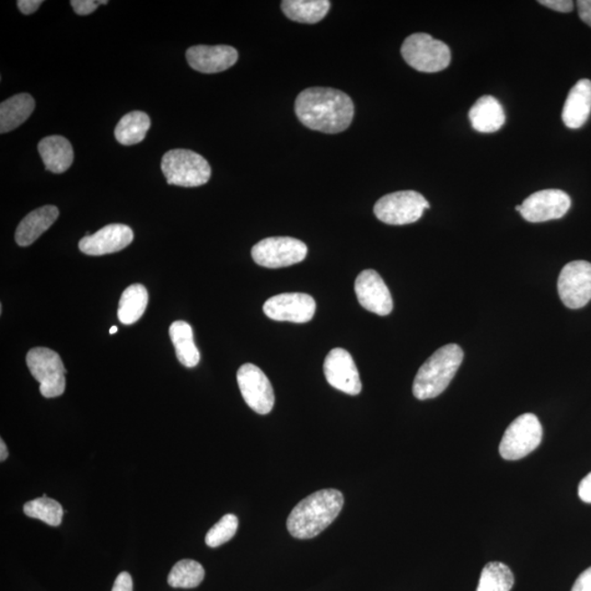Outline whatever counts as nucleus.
<instances>
[{
    "mask_svg": "<svg viewBox=\"0 0 591 591\" xmlns=\"http://www.w3.org/2000/svg\"><path fill=\"white\" fill-rule=\"evenodd\" d=\"M70 5L79 16H86V14H93L102 4L101 0L99 2H95V0H71Z\"/></svg>",
    "mask_w": 591,
    "mask_h": 591,
    "instance_id": "31",
    "label": "nucleus"
},
{
    "mask_svg": "<svg viewBox=\"0 0 591 591\" xmlns=\"http://www.w3.org/2000/svg\"><path fill=\"white\" fill-rule=\"evenodd\" d=\"M237 381L244 401L254 412L265 415L273 410V386L267 375L258 366L242 365L238 370Z\"/></svg>",
    "mask_w": 591,
    "mask_h": 591,
    "instance_id": "11",
    "label": "nucleus"
},
{
    "mask_svg": "<svg viewBox=\"0 0 591 591\" xmlns=\"http://www.w3.org/2000/svg\"><path fill=\"white\" fill-rule=\"evenodd\" d=\"M9 455L6 443L2 440L0 441V461L4 462L7 459Z\"/></svg>",
    "mask_w": 591,
    "mask_h": 591,
    "instance_id": "38",
    "label": "nucleus"
},
{
    "mask_svg": "<svg viewBox=\"0 0 591 591\" xmlns=\"http://www.w3.org/2000/svg\"><path fill=\"white\" fill-rule=\"evenodd\" d=\"M161 170L170 186L196 187L206 185L212 169L205 158L187 150L166 152L161 160Z\"/></svg>",
    "mask_w": 591,
    "mask_h": 591,
    "instance_id": "4",
    "label": "nucleus"
},
{
    "mask_svg": "<svg viewBox=\"0 0 591 591\" xmlns=\"http://www.w3.org/2000/svg\"><path fill=\"white\" fill-rule=\"evenodd\" d=\"M514 583V574L507 565L491 562L483 568L477 591H511Z\"/></svg>",
    "mask_w": 591,
    "mask_h": 591,
    "instance_id": "27",
    "label": "nucleus"
},
{
    "mask_svg": "<svg viewBox=\"0 0 591 591\" xmlns=\"http://www.w3.org/2000/svg\"><path fill=\"white\" fill-rule=\"evenodd\" d=\"M112 591H132V576L127 572H122L117 576Z\"/></svg>",
    "mask_w": 591,
    "mask_h": 591,
    "instance_id": "33",
    "label": "nucleus"
},
{
    "mask_svg": "<svg viewBox=\"0 0 591 591\" xmlns=\"http://www.w3.org/2000/svg\"><path fill=\"white\" fill-rule=\"evenodd\" d=\"M27 365L30 373L39 381L41 395L52 399L64 394L68 370L56 351L34 348L27 355Z\"/></svg>",
    "mask_w": 591,
    "mask_h": 591,
    "instance_id": "8",
    "label": "nucleus"
},
{
    "mask_svg": "<svg viewBox=\"0 0 591 591\" xmlns=\"http://www.w3.org/2000/svg\"><path fill=\"white\" fill-rule=\"evenodd\" d=\"M558 290L568 308L585 307L591 300V263L573 261L565 265L559 277Z\"/></svg>",
    "mask_w": 591,
    "mask_h": 591,
    "instance_id": "10",
    "label": "nucleus"
},
{
    "mask_svg": "<svg viewBox=\"0 0 591 591\" xmlns=\"http://www.w3.org/2000/svg\"><path fill=\"white\" fill-rule=\"evenodd\" d=\"M570 197L560 190L533 193L522 204V216L529 223H544L562 218L570 208Z\"/></svg>",
    "mask_w": 591,
    "mask_h": 591,
    "instance_id": "13",
    "label": "nucleus"
},
{
    "mask_svg": "<svg viewBox=\"0 0 591 591\" xmlns=\"http://www.w3.org/2000/svg\"><path fill=\"white\" fill-rule=\"evenodd\" d=\"M463 360L459 345L448 344L437 350L417 371L413 395L419 400H430L442 394L455 378Z\"/></svg>",
    "mask_w": 591,
    "mask_h": 591,
    "instance_id": "3",
    "label": "nucleus"
},
{
    "mask_svg": "<svg viewBox=\"0 0 591 591\" xmlns=\"http://www.w3.org/2000/svg\"><path fill=\"white\" fill-rule=\"evenodd\" d=\"M430 208V203L416 191H399L382 196L376 203L374 213L386 225H409L416 223L423 213Z\"/></svg>",
    "mask_w": 591,
    "mask_h": 591,
    "instance_id": "7",
    "label": "nucleus"
},
{
    "mask_svg": "<svg viewBox=\"0 0 591 591\" xmlns=\"http://www.w3.org/2000/svg\"><path fill=\"white\" fill-rule=\"evenodd\" d=\"M239 521L232 514L223 516L221 521L214 524L207 532L205 542L210 548H218L234 537L238 530Z\"/></svg>",
    "mask_w": 591,
    "mask_h": 591,
    "instance_id": "30",
    "label": "nucleus"
},
{
    "mask_svg": "<svg viewBox=\"0 0 591 591\" xmlns=\"http://www.w3.org/2000/svg\"><path fill=\"white\" fill-rule=\"evenodd\" d=\"M59 216V208L45 205L25 216L16 231V242L20 247H28L38 241L42 234L52 227Z\"/></svg>",
    "mask_w": 591,
    "mask_h": 591,
    "instance_id": "19",
    "label": "nucleus"
},
{
    "mask_svg": "<svg viewBox=\"0 0 591 591\" xmlns=\"http://www.w3.org/2000/svg\"><path fill=\"white\" fill-rule=\"evenodd\" d=\"M35 102L29 94H19L0 105V132L16 130L33 114Z\"/></svg>",
    "mask_w": 591,
    "mask_h": 591,
    "instance_id": "22",
    "label": "nucleus"
},
{
    "mask_svg": "<svg viewBox=\"0 0 591 591\" xmlns=\"http://www.w3.org/2000/svg\"><path fill=\"white\" fill-rule=\"evenodd\" d=\"M542 436V425L538 417L532 413H526L507 427L499 445V452L505 460L523 459L537 450Z\"/></svg>",
    "mask_w": 591,
    "mask_h": 591,
    "instance_id": "6",
    "label": "nucleus"
},
{
    "mask_svg": "<svg viewBox=\"0 0 591 591\" xmlns=\"http://www.w3.org/2000/svg\"><path fill=\"white\" fill-rule=\"evenodd\" d=\"M116 332H117V327H115V325H114V327H112L110 329V334H114Z\"/></svg>",
    "mask_w": 591,
    "mask_h": 591,
    "instance_id": "39",
    "label": "nucleus"
},
{
    "mask_svg": "<svg viewBox=\"0 0 591 591\" xmlns=\"http://www.w3.org/2000/svg\"><path fill=\"white\" fill-rule=\"evenodd\" d=\"M355 293L361 307L368 312L388 315L394 310V300L384 279L374 269H366L355 280Z\"/></svg>",
    "mask_w": 591,
    "mask_h": 591,
    "instance_id": "15",
    "label": "nucleus"
},
{
    "mask_svg": "<svg viewBox=\"0 0 591 591\" xmlns=\"http://www.w3.org/2000/svg\"><path fill=\"white\" fill-rule=\"evenodd\" d=\"M315 309L312 296L303 293L279 294L263 305L264 314L279 323H307L314 317Z\"/></svg>",
    "mask_w": 591,
    "mask_h": 591,
    "instance_id": "12",
    "label": "nucleus"
},
{
    "mask_svg": "<svg viewBox=\"0 0 591 591\" xmlns=\"http://www.w3.org/2000/svg\"><path fill=\"white\" fill-rule=\"evenodd\" d=\"M132 239H134V232L129 226L111 223L99 232L81 239L79 249L88 256H105L129 247Z\"/></svg>",
    "mask_w": 591,
    "mask_h": 591,
    "instance_id": "16",
    "label": "nucleus"
},
{
    "mask_svg": "<svg viewBox=\"0 0 591 591\" xmlns=\"http://www.w3.org/2000/svg\"><path fill=\"white\" fill-rule=\"evenodd\" d=\"M148 305V292L141 284L131 285L122 294L117 317L123 324L137 323L144 314Z\"/></svg>",
    "mask_w": 591,
    "mask_h": 591,
    "instance_id": "26",
    "label": "nucleus"
},
{
    "mask_svg": "<svg viewBox=\"0 0 591 591\" xmlns=\"http://www.w3.org/2000/svg\"><path fill=\"white\" fill-rule=\"evenodd\" d=\"M151 122L145 112L132 111L122 117L115 127V139L120 144L132 146L145 140Z\"/></svg>",
    "mask_w": 591,
    "mask_h": 591,
    "instance_id": "25",
    "label": "nucleus"
},
{
    "mask_svg": "<svg viewBox=\"0 0 591 591\" xmlns=\"http://www.w3.org/2000/svg\"><path fill=\"white\" fill-rule=\"evenodd\" d=\"M343 505V494L334 488L315 492L299 502L290 513L288 532L296 539L317 537L335 521Z\"/></svg>",
    "mask_w": 591,
    "mask_h": 591,
    "instance_id": "2",
    "label": "nucleus"
},
{
    "mask_svg": "<svg viewBox=\"0 0 591 591\" xmlns=\"http://www.w3.org/2000/svg\"><path fill=\"white\" fill-rule=\"evenodd\" d=\"M239 54L236 49L228 45H196L186 50V60L193 69L203 74L222 73L237 63Z\"/></svg>",
    "mask_w": 591,
    "mask_h": 591,
    "instance_id": "17",
    "label": "nucleus"
},
{
    "mask_svg": "<svg viewBox=\"0 0 591 591\" xmlns=\"http://www.w3.org/2000/svg\"><path fill=\"white\" fill-rule=\"evenodd\" d=\"M579 18L591 28V0L577 2Z\"/></svg>",
    "mask_w": 591,
    "mask_h": 591,
    "instance_id": "37",
    "label": "nucleus"
},
{
    "mask_svg": "<svg viewBox=\"0 0 591 591\" xmlns=\"http://www.w3.org/2000/svg\"><path fill=\"white\" fill-rule=\"evenodd\" d=\"M401 54L412 68L422 73H438L446 69L451 60L450 48L427 33H414L406 38Z\"/></svg>",
    "mask_w": 591,
    "mask_h": 591,
    "instance_id": "5",
    "label": "nucleus"
},
{
    "mask_svg": "<svg viewBox=\"0 0 591 591\" xmlns=\"http://www.w3.org/2000/svg\"><path fill=\"white\" fill-rule=\"evenodd\" d=\"M323 371L330 386L350 396H358L361 381L358 367L348 350L334 349L324 360Z\"/></svg>",
    "mask_w": 591,
    "mask_h": 591,
    "instance_id": "14",
    "label": "nucleus"
},
{
    "mask_svg": "<svg viewBox=\"0 0 591 591\" xmlns=\"http://www.w3.org/2000/svg\"><path fill=\"white\" fill-rule=\"evenodd\" d=\"M591 112V81L579 80L570 89L565 101L562 120L568 129H580L587 122Z\"/></svg>",
    "mask_w": 591,
    "mask_h": 591,
    "instance_id": "18",
    "label": "nucleus"
},
{
    "mask_svg": "<svg viewBox=\"0 0 591 591\" xmlns=\"http://www.w3.org/2000/svg\"><path fill=\"white\" fill-rule=\"evenodd\" d=\"M169 334L180 363L188 368L197 366L201 356L195 342L191 325L186 321H176L170 325Z\"/></svg>",
    "mask_w": 591,
    "mask_h": 591,
    "instance_id": "23",
    "label": "nucleus"
},
{
    "mask_svg": "<svg viewBox=\"0 0 591 591\" xmlns=\"http://www.w3.org/2000/svg\"><path fill=\"white\" fill-rule=\"evenodd\" d=\"M23 512L28 517L39 519L52 527H59L64 516L62 505L48 496L38 497L25 503Z\"/></svg>",
    "mask_w": 591,
    "mask_h": 591,
    "instance_id": "29",
    "label": "nucleus"
},
{
    "mask_svg": "<svg viewBox=\"0 0 591 591\" xmlns=\"http://www.w3.org/2000/svg\"><path fill=\"white\" fill-rule=\"evenodd\" d=\"M473 129L480 132H494L505 124L506 116L503 106L492 95H484L468 112Z\"/></svg>",
    "mask_w": 591,
    "mask_h": 591,
    "instance_id": "21",
    "label": "nucleus"
},
{
    "mask_svg": "<svg viewBox=\"0 0 591 591\" xmlns=\"http://www.w3.org/2000/svg\"><path fill=\"white\" fill-rule=\"evenodd\" d=\"M572 591H591V568L585 570L576 579Z\"/></svg>",
    "mask_w": 591,
    "mask_h": 591,
    "instance_id": "34",
    "label": "nucleus"
},
{
    "mask_svg": "<svg viewBox=\"0 0 591 591\" xmlns=\"http://www.w3.org/2000/svg\"><path fill=\"white\" fill-rule=\"evenodd\" d=\"M42 4V0H19L17 3L20 12L23 14H32L37 12Z\"/></svg>",
    "mask_w": 591,
    "mask_h": 591,
    "instance_id": "36",
    "label": "nucleus"
},
{
    "mask_svg": "<svg viewBox=\"0 0 591 591\" xmlns=\"http://www.w3.org/2000/svg\"><path fill=\"white\" fill-rule=\"evenodd\" d=\"M205 577V570L196 560L182 559L168 576V584L173 588H195Z\"/></svg>",
    "mask_w": 591,
    "mask_h": 591,
    "instance_id": "28",
    "label": "nucleus"
},
{
    "mask_svg": "<svg viewBox=\"0 0 591 591\" xmlns=\"http://www.w3.org/2000/svg\"><path fill=\"white\" fill-rule=\"evenodd\" d=\"M295 112L308 129L325 134H339L348 130L353 122L355 106L343 91L314 86L298 95Z\"/></svg>",
    "mask_w": 591,
    "mask_h": 591,
    "instance_id": "1",
    "label": "nucleus"
},
{
    "mask_svg": "<svg viewBox=\"0 0 591 591\" xmlns=\"http://www.w3.org/2000/svg\"><path fill=\"white\" fill-rule=\"evenodd\" d=\"M539 4L559 13H570L574 8V3L570 0H540Z\"/></svg>",
    "mask_w": 591,
    "mask_h": 591,
    "instance_id": "32",
    "label": "nucleus"
},
{
    "mask_svg": "<svg viewBox=\"0 0 591 591\" xmlns=\"http://www.w3.org/2000/svg\"><path fill=\"white\" fill-rule=\"evenodd\" d=\"M308 248L298 239L272 237L263 239L252 248V258L259 267L279 268L303 262Z\"/></svg>",
    "mask_w": 591,
    "mask_h": 591,
    "instance_id": "9",
    "label": "nucleus"
},
{
    "mask_svg": "<svg viewBox=\"0 0 591 591\" xmlns=\"http://www.w3.org/2000/svg\"><path fill=\"white\" fill-rule=\"evenodd\" d=\"M578 496L583 502L591 504V472L580 482Z\"/></svg>",
    "mask_w": 591,
    "mask_h": 591,
    "instance_id": "35",
    "label": "nucleus"
},
{
    "mask_svg": "<svg viewBox=\"0 0 591 591\" xmlns=\"http://www.w3.org/2000/svg\"><path fill=\"white\" fill-rule=\"evenodd\" d=\"M38 150L48 171L64 173L73 165V146L63 136L45 137L39 142Z\"/></svg>",
    "mask_w": 591,
    "mask_h": 591,
    "instance_id": "20",
    "label": "nucleus"
},
{
    "mask_svg": "<svg viewBox=\"0 0 591 591\" xmlns=\"http://www.w3.org/2000/svg\"><path fill=\"white\" fill-rule=\"evenodd\" d=\"M331 8L328 0H284L282 10L287 18L299 23H317Z\"/></svg>",
    "mask_w": 591,
    "mask_h": 591,
    "instance_id": "24",
    "label": "nucleus"
}]
</instances>
